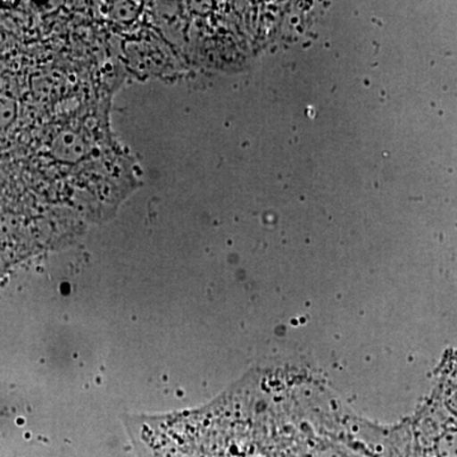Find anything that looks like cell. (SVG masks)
Masks as SVG:
<instances>
[{
    "instance_id": "6da1fadb",
    "label": "cell",
    "mask_w": 457,
    "mask_h": 457,
    "mask_svg": "<svg viewBox=\"0 0 457 457\" xmlns=\"http://www.w3.org/2000/svg\"><path fill=\"white\" fill-rule=\"evenodd\" d=\"M53 153L59 161L74 163L86 154V144L75 132L62 131L54 140Z\"/></svg>"
},
{
    "instance_id": "7a4b0ae2",
    "label": "cell",
    "mask_w": 457,
    "mask_h": 457,
    "mask_svg": "<svg viewBox=\"0 0 457 457\" xmlns=\"http://www.w3.org/2000/svg\"><path fill=\"white\" fill-rule=\"evenodd\" d=\"M17 113V104L14 99L8 96H0V129L7 128L13 122Z\"/></svg>"
}]
</instances>
